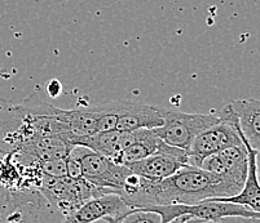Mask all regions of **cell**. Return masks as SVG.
<instances>
[{
	"label": "cell",
	"instance_id": "1",
	"mask_svg": "<svg viewBox=\"0 0 260 223\" xmlns=\"http://www.w3.org/2000/svg\"><path fill=\"white\" fill-rule=\"evenodd\" d=\"M241 191L240 187L198 166L185 165L162 181L141 178L138 189L120 196L131 210L169 204H197L211 199L229 198Z\"/></svg>",
	"mask_w": 260,
	"mask_h": 223
},
{
	"label": "cell",
	"instance_id": "2",
	"mask_svg": "<svg viewBox=\"0 0 260 223\" xmlns=\"http://www.w3.org/2000/svg\"><path fill=\"white\" fill-rule=\"evenodd\" d=\"M144 210L158 213L162 223H219L226 217H260V213L238 204L211 200L197 204L155 205Z\"/></svg>",
	"mask_w": 260,
	"mask_h": 223
},
{
	"label": "cell",
	"instance_id": "3",
	"mask_svg": "<svg viewBox=\"0 0 260 223\" xmlns=\"http://www.w3.org/2000/svg\"><path fill=\"white\" fill-rule=\"evenodd\" d=\"M69 155L79 163L80 174L84 180L112 194H120L132 174L128 166L115 163L84 146H73Z\"/></svg>",
	"mask_w": 260,
	"mask_h": 223
},
{
	"label": "cell",
	"instance_id": "4",
	"mask_svg": "<svg viewBox=\"0 0 260 223\" xmlns=\"http://www.w3.org/2000/svg\"><path fill=\"white\" fill-rule=\"evenodd\" d=\"M39 192L51 204V206L62 213L63 217L92 199L112 194L106 190L93 186L83 177L72 178L69 175L62 178L44 177Z\"/></svg>",
	"mask_w": 260,
	"mask_h": 223
},
{
	"label": "cell",
	"instance_id": "5",
	"mask_svg": "<svg viewBox=\"0 0 260 223\" xmlns=\"http://www.w3.org/2000/svg\"><path fill=\"white\" fill-rule=\"evenodd\" d=\"M220 120L205 129L202 133L194 138L188 150L189 165L200 166L201 161L206 156L226 147L242 145V140L238 133L237 115L233 111L231 102L219 111Z\"/></svg>",
	"mask_w": 260,
	"mask_h": 223
},
{
	"label": "cell",
	"instance_id": "6",
	"mask_svg": "<svg viewBox=\"0 0 260 223\" xmlns=\"http://www.w3.org/2000/svg\"><path fill=\"white\" fill-rule=\"evenodd\" d=\"M165 123L154 132L169 146L188 151L191 142L205 129L220 120L219 112L212 114H186L163 109Z\"/></svg>",
	"mask_w": 260,
	"mask_h": 223
},
{
	"label": "cell",
	"instance_id": "7",
	"mask_svg": "<svg viewBox=\"0 0 260 223\" xmlns=\"http://www.w3.org/2000/svg\"><path fill=\"white\" fill-rule=\"evenodd\" d=\"M39 137L20 105L0 98V152L12 154Z\"/></svg>",
	"mask_w": 260,
	"mask_h": 223
},
{
	"label": "cell",
	"instance_id": "8",
	"mask_svg": "<svg viewBox=\"0 0 260 223\" xmlns=\"http://www.w3.org/2000/svg\"><path fill=\"white\" fill-rule=\"evenodd\" d=\"M189 164V155L185 150L165 146L155 154L145 157L143 160L129 164L128 168L139 177L149 181H162L175 174Z\"/></svg>",
	"mask_w": 260,
	"mask_h": 223
},
{
	"label": "cell",
	"instance_id": "9",
	"mask_svg": "<svg viewBox=\"0 0 260 223\" xmlns=\"http://www.w3.org/2000/svg\"><path fill=\"white\" fill-rule=\"evenodd\" d=\"M198 168L229 181L242 190L247 174V152L245 145L226 147L206 156Z\"/></svg>",
	"mask_w": 260,
	"mask_h": 223
},
{
	"label": "cell",
	"instance_id": "10",
	"mask_svg": "<svg viewBox=\"0 0 260 223\" xmlns=\"http://www.w3.org/2000/svg\"><path fill=\"white\" fill-rule=\"evenodd\" d=\"M165 123L163 107L150 106L138 101L119 100V114L115 130L131 132L139 129H155Z\"/></svg>",
	"mask_w": 260,
	"mask_h": 223
},
{
	"label": "cell",
	"instance_id": "11",
	"mask_svg": "<svg viewBox=\"0 0 260 223\" xmlns=\"http://www.w3.org/2000/svg\"><path fill=\"white\" fill-rule=\"evenodd\" d=\"M140 136L139 130H131V132H119V130H112V132L96 133L92 136H84V137H77L72 141L73 146H84L98 154L117 161L119 155L122 154L128 146H131L135 141H138Z\"/></svg>",
	"mask_w": 260,
	"mask_h": 223
},
{
	"label": "cell",
	"instance_id": "12",
	"mask_svg": "<svg viewBox=\"0 0 260 223\" xmlns=\"http://www.w3.org/2000/svg\"><path fill=\"white\" fill-rule=\"evenodd\" d=\"M131 209L118 194H106L100 198L92 199L74 212L65 215L62 223H93L104 217H119Z\"/></svg>",
	"mask_w": 260,
	"mask_h": 223
},
{
	"label": "cell",
	"instance_id": "13",
	"mask_svg": "<svg viewBox=\"0 0 260 223\" xmlns=\"http://www.w3.org/2000/svg\"><path fill=\"white\" fill-rule=\"evenodd\" d=\"M43 200L37 190L16 191L0 214V223H39Z\"/></svg>",
	"mask_w": 260,
	"mask_h": 223
},
{
	"label": "cell",
	"instance_id": "14",
	"mask_svg": "<svg viewBox=\"0 0 260 223\" xmlns=\"http://www.w3.org/2000/svg\"><path fill=\"white\" fill-rule=\"evenodd\" d=\"M238 133L242 140L243 145L247 152V174H246L243 187L237 195L229 196V198H219L211 199V201H223V203H233L242 205L245 208L251 209L252 212L260 213V183L256 174V150L250 146L247 141L241 135L240 126H238Z\"/></svg>",
	"mask_w": 260,
	"mask_h": 223
},
{
	"label": "cell",
	"instance_id": "15",
	"mask_svg": "<svg viewBox=\"0 0 260 223\" xmlns=\"http://www.w3.org/2000/svg\"><path fill=\"white\" fill-rule=\"evenodd\" d=\"M231 106L237 115L241 135L252 149L260 151V100H236Z\"/></svg>",
	"mask_w": 260,
	"mask_h": 223
},
{
	"label": "cell",
	"instance_id": "16",
	"mask_svg": "<svg viewBox=\"0 0 260 223\" xmlns=\"http://www.w3.org/2000/svg\"><path fill=\"white\" fill-rule=\"evenodd\" d=\"M165 146V142L155 135L154 129H140V136L131 146L127 147L115 163L128 166L129 164L140 161L150 155L155 154Z\"/></svg>",
	"mask_w": 260,
	"mask_h": 223
},
{
	"label": "cell",
	"instance_id": "17",
	"mask_svg": "<svg viewBox=\"0 0 260 223\" xmlns=\"http://www.w3.org/2000/svg\"><path fill=\"white\" fill-rule=\"evenodd\" d=\"M101 220L106 223H162L160 215L152 210H129L119 217H104Z\"/></svg>",
	"mask_w": 260,
	"mask_h": 223
},
{
	"label": "cell",
	"instance_id": "18",
	"mask_svg": "<svg viewBox=\"0 0 260 223\" xmlns=\"http://www.w3.org/2000/svg\"><path fill=\"white\" fill-rule=\"evenodd\" d=\"M219 223H260V217H226Z\"/></svg>",
	"mask_w": 260,
	"mask_h": 223
},
{
	"label": "cell",
	"instance_id": "19",
	"mask_svg": "<svg viewBox=\"0 0 260 223\" xmlns=\"http://www.w3.org/2000/svg\"><path fill=\"white\" fill-rule=\"evenodd\" d=\"M61 92H62V85H61L60 81L56 80V79H53V80H51L47 84V93H48L52 98H57L58 96L61 95Z\"/></svg>",
	"mask_w": 260,
	"mask_h": 223
},
{
	"label": "cell",
	"instance_id": "20",
	"mask_svg": "<svg viewBox=\"0 0 260 223\" xmlns=\"http://www.w3.org/2000/svg\"><path fill=\"white\" fill-rule=\"evenodd\" d=\"M15 192L16 191H11V190H7L3 186H0V214H2L3 209L6 208V205L11 200Z\"/></svg>",
	"mask_w": 260,
	"mask_h": 223
},
{
	"label": "cell",
	"instance_id": "21",
	"mask_svg": "<svg viewBox=\"0 0 260 223\" xmlns=\"http://www.w3.org/2000/svg\"><path fill=\"white\" fill-rule=\"evenodd\" d=\"M256 174L260 183V151L256 152Z\"/></svg>",
	"mask_w": 260,
	"mask_h": 223
}]
</instances>
